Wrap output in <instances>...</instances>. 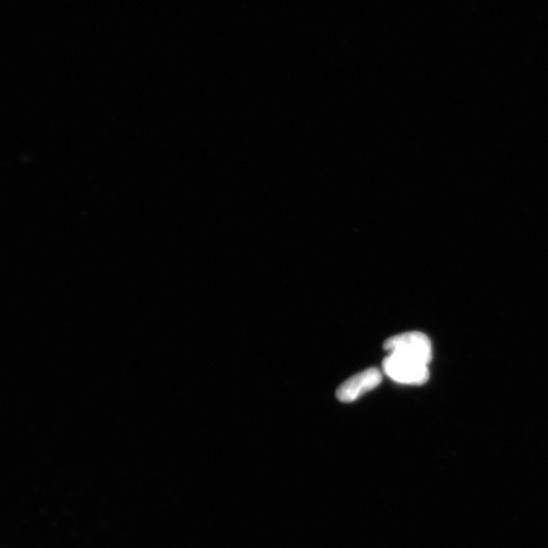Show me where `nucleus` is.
I'll list each match as a JSON object with an SVG mask.
<instances>
[{
    "instance_id": "nucleus-2",
    "label": "nucleus",
    "mask_w": 548,
    "mask_h": 548,
    "mask_svg": "<svg viewBox=\"0 0 548 548\" xmlns=\"http://www.w3.org/2000/svg\"><path fill=\"white\" fill-rule=\"evenodd\" d=\"M384 349L388 354L409 356L427 364H430L433 359L431 340L419 331L405 332L388 338Z\"/></svg>"
},
{
    "instance_id": "nucleus-1",
    "label": "nucleus",
    "mask_w": 548,
    "mask_h": 548,
    "mask_svg": "<svg viewBox=\"0 0 548 548\" xmlns=\"http://www.w3.org/2000/svg\"><path fill=\"white\" fill-rule=\"evenodd\" d=\"M383 370L389 378L400 384L423 385L430 378L428 364L397 354H388Z\"/></svg>"
},
{
    "instance_id": "nucleus-3",
    "label": "nucleus",
    "mask_w": 548,
    "mask_h": 548,
    "mask_svg": "<svg viewBox=\"0 0 548 548\" xmlns=\"http://www.w3.org/2000/svg\"><path fill=\"white\" fill-rule=\"evenodd\" d=\"M382 382V373L376 368L364 370L359 374L348 378L337 391L339 401L349 403L375 389Z\"/></svg>"
}]
</instances>
